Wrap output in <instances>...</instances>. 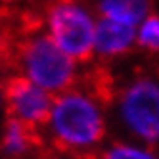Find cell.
Masks as SVG:
<instances>
[{
    "label": "cell",
    "instance_id": "3",
    "mask_svg": "<svg viewBox=\"0 0 159 159\" xmlns=\"http://www.w3.org/2000/svg\"><path fill=\"white\" fill-rule=\"evenodd\" d=\"M19 77L58 96L79 84L81 63L67 56L44 31L29 35L17 52Z\"/></svg>",
    "mask_w": 159,
    "mask_h": 159
},
{
    "label": "cell",
    "instance_id": "9",
    "mask_svg": "<svg viewBox=\"0 0 159 159\" xmlns=\"http://www.w3.org/2000/svg\"><path fill=\"white\" fill-rule=\"evenodd\" d=\"M100 159H159V155L150 146L132 140H119L104 148Z\"/></svg>",
    "mask_w": 159,
    "mask_h": 159
},
{
    "label": "cell",
    "instance_id": "11",
    "mask_svg": "<svg viewBox=\"0 0 159 159\" xmlns=\"http://www.w3.org/2000/svg\"><path fill=\"white\" fill-rule=\"evenodd\" d=\"M6 113V90H4V84L0 83V115Z\"/></svg>",
    "mask_w": 159,
    "mask_h": 159
},
{
    "label": "cell",
    "instance_id": "7",
    "mask_svg": "<svg viewBox=\"0 0 159 159\" xmlns=\"http://www.w3.org/2000/svg\"><path fill=\"white\" fill-rule=\"evenodd\" d=\"M98 17L138 27L155 6L153 0H90Z\"/></svg>",
    "mask_w": 159,
    "mask_h": 159
},
{
    "label": "cell",
    "instance_id": "5",
    "mask_svg": "<svg viewBox=\"0 0 159 159\" xmlns=\"http://www.w3.org/2000/svg\"><path fill=\"white\" fill-rule=\"evenodd\" d=\"M6 90V115L23 123L33 130L44 129L48 121L54 96L40 86L29 83L23 77H14L4 84Z\"/></svg>",
    "mask_w": 159,
    "mask_h": 159
},
{
    "label": "cell",
    "instance_id": "10",
    "mask_svg": "<svg viewBox=\"0 0 159 159\" xmlns=\"http://www.w3.org/2000/svg\"><path fill=\"white\" fill-rule=\"evenodd\" d=\"M136 48L148 56H159V12L148 16L136 27Z\"/></svg>",
    "mask_w": 159,
    "mask_h": 159
},
{
    "label": "cell",
    "instance_id": "8",
    "mask_svg": "<svg viewBox=\"0 0 159 159\" xmlns=\"http://www.w3.org/2000/svg\"><path fill=\"white\" fill-rule=\"evenodd\" d=\"M35 132L23 123L6 119L0 129V153L4 159H27L35 150Z\"/></svg>",
    "mask_w": 159,
    "mask_h": 159
},
{
    "label": "cell",
    "instance_id": "1",
    "mask_svg": "<svg viewBox=\"0 0 159 159\" xmlns=\"http://www.w3.org/2000/svg\"><path fill=\"white\" fill-rule=\"evenodd\" d=\"M48 140L71 155L96 153L109 130L107 104L98 90L75 84L54 96L48 121L44 125Z\"/></svg>",
    "mask_w": 159,
    "mask_h": 159
},
{
    "label": "cell",
    "instance_id": "4",
    "mask_svg": "<svg viewBox=\"0 0 159 159\" xmlns=\"http://www.w3.org/2000/svg\"><path fill=\"white\" fill-rule=\"evenodd\" d=\"M98 14L90 0H52L44 12V33L79 63L94 60Z\"/></svg>",
    "mask_w": 159,
    "mask_h": 159
},
{
    "label": "cell",
    "instance_id": "2",
    "mask_svg": "<svg viewBox=\"0 0 159 159\" xmlns=\"http://www.w3.org/2000/svg\"><path fill=\"white\" fill-rule=\"evenodd\" d=\"M117 127L132 142L159 144V73L138 71L119 84L111 98Z\"/></svg>",
    "mask_w": 159,
    "mask_h": 159
},
{
    "label": "cell",
    "instance_id": "6",
    "mask_svg": "<svg viewBox=\"0 0 159 159\" xmlns=\"http://www.w3.org/2000/svg\"><path fill=\"white\" fill-rule=\"evenodd\" d=\"M136 48V27L117 23L111 19H98L94 37V60L117 61L130 56Z\"/></svg>",
    "mask_w": 159,
    "mask_h": 159
}]
</instances>
